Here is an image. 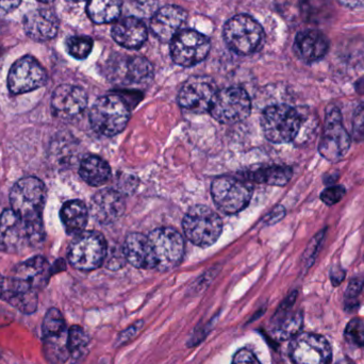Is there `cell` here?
I'll return each mask as SVG.
<instances>
[{
    "mask_svg": "<svg viewBox=\"0 0 364 364\" xmlns=\"http://www.w3.org/2000/svg\"><path fill=\"white\" fill-rule=\"evenodd\" d=\"M45 201L46 188L36 177L21 179L11 190L10 203L13 211L40 230H44L42 214Z\"/></svg>",
    "mask_w": 364,
    "mask_h": 364,
    "instance_id": "cell-1",
    "label": "cell"
},
{
    "mask_svg": "<svg viewBox=\"0 0 364 364\" xmlns=\"http://www.w3.org/2000/svg\"><path fill=\"white\" fill-rule=\"evenodd\" d=\"M45 231L26 222L12 209L0 215V250L8 254H21L44 240Z\"/></svg>",
    "mask_w": 364,
    "mask_h": 364,
    "instance_id": "cell-2",
    "label": "cell"
},
{
    "mask_svg": "<svg viewBox=\"0 0 364 364\" xmlns=\"http://www.w3.org/2000/svg\"><path fill=\"white\" fill-rule=\"evenodd\" d=\"M130 119V109L125 98L117 94L102 96L96 100L90 112L92 128L105 136L123 132Z\"/></svg>",
    "mask_w": 364,
    "mask_h": 364,
    "instance_id": "cell-3",
    "label": "cell"
},
{
    "mask_svg": "<svg viewBox=\"0 0 364 364\" xmlns=\"http://www.w3.org/2000/svg\"><path fill=\"white\" fill-rule=\"evenodd\" d=\"M261 126L269 142L284 144L297 138L303 127V117L288 105H275L263 111Z\"/></svg>",
    "mask_w": 364,
    "mask_h": 364,
    "instance_id": "cell-4",
    "label": "cell"
},
{
    "mask_svg": "<svg viewBox=\"0 0 364 364\" xmlns=\"http://www.w3.org/2000/svg\"><path fill=\"white\" fill-rule=\"evenodd\" d=\"M224 40L233 53L241 55H252L262 45L264 31L256 19L250 15L240 14L227 21Z\"/></svg>",
    "mask_w": 364,
    "mask_h": 364,
    "instance_id": "cell-5",
    "label": "cell"
},
{
    "mask_svg": "<svg viewBox=\"0 0 364 364\" xmlns=\"http://www.w3.org/2000/svg\"><path fill=\"white\" fill-rule=\"evenodd\" d=\"M184 233L194 245L209 247L213 245L223 230L220 216L205 205L191 208L182 220Z\"/></svg>",
    "mask_w": 364,
    "mask_h": 364,
    "instance_id": "cell-6",
    "label": "cell"
},
{
    "mask_svg": "<svg viewBox=\"0 0 364 364\" xmlns=\"http://www.w3.org/2000/svg\"><path fill=\"white\" fill-rule=\"evenodd\" d=\"M352 145V138L343 125L339 109L329 106L325 117L324 129L318 151L329 162H338L346 157Z\"/></svg>",
    "mask_w": 364,
    "mask_h": 364,
    "instance_id": "cell-7",
    "label": "cell"
},
{
    "mask_svg": "<svg viewBox=\"0 0 364 364\" xmlns=\"http://www.w3.org/2000/svg\"><path fill=\"white\" fill-rule=\"evenodd\" d=\"M107 242L97 231H83L76 235L68 250V260L75 269L93 271L104 263Z\"/></svg>",
    "mask_w": 364,
    "mask_h": 364,
    "instance_id": "cell-8",
    "label": "cell"
},
{
    "mask_svg": "<svg viewBox=\"0 0 364 364\" xmlns=\"http://www.w3.org/2000/svg\"><path fill=\"white\" fill-rule=\"evenodd\" d=\"M211 195L220 211L235 214L247 207L252 188L247 181L237 177L220 176L212 182Z\"/></svg>",
    "mask_w": 364,
    "mask_h": 364,
    "instance_id": "cell-9",
    "label": "cell"
},
{
    "mask_svg": "<svg viewBox=\"0 0 364 364\" xmlns=\"http://www.w3.org/2000/svg\"><path fill=\"white\" fill-rule=\"evenodd\" d=\"M252 111V102L245 90L230 87L218 91L209 112L223 124H235L244 121Z\"/></svg>",
    "mask_w": 364,
    "mask_h": 364,
    "instance_id": "cell-10",
    "label": "cell"
},
{
    "mask_svg": "<svg viewBox=\"0 0 364 364\" xmlns=\"http://www.w3.org/2000/svg\"><path fill=\"white\" fill-rule=\"evenodd\" d=\"M149 239L158 271H170L181 264L184 254V241L176 229H155L149 233Z\"/></svg>",
    "mask_w": 364,
    "mask_h": 364,
    "instance_id": "cell-11",
    "label": "cell"
},
{
    "mask_svg": "<svg viewBox=\"0 0 364 364\" xmlns=\"http://www.w3.org/2000/svg\"><path fill=\"white\" fill-rule=\"evenodd\" d=\"M210 47L208 36L192 29L181 30L171 41V57L177 65L191 68L207 58Z\"/></svg>",
    "mask_w": 364,
    "mask_h": 364,
    "instance_id": "cell-12",
    "label": "cell"
},
{
    "mask_svg": "<svg viewBox=\"0 0 364 364\" xmlns=\"http://www.w3.org/2000/svg\"><path fill=\"white\" fill-rule=\"evenodd\" d=\"M44 352L53 363H63L70 357L68 331L61 312L50 309L45 316L42 325Z\"/></svg>",
    "mask_w": 364,
    "mask_h": 364,
    "instance_id": "cell-13",
    "label": "cell"
},
{
    "mask_svg": "<svg viewBox=\"0 0 364 364\" xmlns=\"http://www.w3.org/2000/svg\"><path fill=\"white\" fill-rule=\"evenodd\" d=\"M218 92L213 79L208 76H194L183 83L177 100L181 108L191 112H209Z\"/></svg>",
    "mask_w": 364,
    "mask_h": 364,
    "instance_id": "cell-14",
    "label": "cell"
},
{
    "mask_svg": "<svg viewBox=\"0 0 364 364\" xmlns=\"http://www.w3.org/2000/svg\"><path fill=\"white\" fill-rule=\"evenodd\" d=\"M46 82V70L38 63V60L30 55L17 60L8 75L9 90L14 95L40 89Z\"/></svg>",
    "mask_w": 364,
    "mask_h": 364,
    "instance_id": "cell-15",
    "label": "cell"
},
{
    "mask_svg": "<svg viewBox=\"0 0 364 364\" xmlns=\"http://www.w3.org/2000/svg\"><path fill=\"white\" fill-rule=\"evenodd\" d=\"M290 356L295 364H329L333 350L322 336L299 333L291 342Z\"/></svg>",
    "mask_w": 364,
    "mask_h": 364,
    "instance_id": "cell-16",
    "label": "cell"
},
{
    "mask_svg": "<svg viewBox=\"0 0 364 364\" xmlns=\"http://www.w3.org/2000/svg\"><path fill=\"white\" fill-rule=\"evenodd\" d=\"M0 299L23 314H32L38 306L36 289L19 278H4L0 275Z\"/></svg>",
    "mask_w": 364,
    "mask_h": 364,
    "instance_id": "cell-17",
    "label": "cell"
},
{
    "mask_svg": "<svg viewBox=\"0 0 364 364\" xmlns=\"http://www.w3.org/2000/svg\"><path fill=\"white\" fill-rule=\"evenodd\" d=\"M87 106V93L82 87L77 85H60L51 97L53 114L62 119H73L79 117Z\"/></svg>",
    "mask_w": 364,
    "mask_h": 364,
    "instance_id": "cell-18",
    "label": "cell"
},
{
    "mask_svg": "<svg viewBox=\"0 0 364 364\" xmlns=\"http://www.w3.org/2000/svg\"><path fill=\"white\" fill-rule=\"evenodd\" d=\"M126 203L119 191L105 188L92 197L90 213L96 222L110 225L117 222L125 212Z\"/></svg>",
    "mask_w": 364,
    "mask_h": 364,
    "instance_id": "cell-19",
    "label": "cell"
},
{
    "mask_svg": "<svg viewBox=\"0 0 364 364\" xmlns=\"http://www.w3.org/2000/svg\"><path fill=\"white\" fill-rule=\"evenodd\" d=\"M188 19V13L177 6H166L159 9L151 17V29L162 42H171Z\"/></svg>",
    "mask_w": 364,
    "mask_h": 364,
    "instance_id": "cell-20",
    "label": "cell"
},
{
    "mask_svg": "<svg viewBox=\"0 0 364 364\" xmlns=\"http://www.w3.org/2000/svg\"><path fill=\"white\" fill-rule=\"evenodd\" d=\"M296 292H293L280 306L272 320V335L280 341H286L299 335L303 328L304 318L301 312H291L294 305Z\"/></svg>",
    "mask_w": 364,
    "mask_h": 364,
    "instance_id": "cell-21",
    "label": "cell"
},
{
    "mask_svg": "<svg viewBox=\"0 0 364 364\" xmlns=\"http://www.w3.org/2000/svg\"><path fill=\"white\" fill-rule=\"evenodd\" d=\"M23 30L32 40L45 42L57 36L59 19L50 9H36L23 16Z\"/></svg>",
    "mask_w": 364,
    "mask_h": 364,
    "instance_id": "cell-22",
    "label": "cell"
},
{
    "mask_svg": "<svg viewBox=\"0 0 364 364\" xmlns=\"http://www.w3.org/2000/svg\"><path fill=\"white\" fill-rule=\"evenodd\" d=\"M293 49L301 61L314 63L320 61L328 53L329 40L320 30H304L297 33Z\"/></svg>",
    "mask_w": 364,
    "mask_h": 364,
    "instance_id": "cell-23",
    "label": "cell"
},
{
    "mask_svg": "<svg viewBox=\"0 0 364 364\" xmlns=\"http://www.w3.org/2000/svg\"><path fill=\"white\" fill-rule=\"evenodd\" d=\"M147 36L146 26L138 17H124L112 27V38L124 48H141L146 42Z\"/></svg>",
    "mask_w": 364,
    "mask_h": 364,
    "instance_id": "cell-24",
    "label": "cell"
},
{
    "mask_svg": "<svg viewBox=\"0 0 364 364\" xmlns=\"http://www.w3.org/2000/svg\"><path fill=\"white\" fill-rule=\"evenodd\" d=\"M124 256L136 269H156V259L149 235L130 233L123 245Z\"/></svg>",
    "mask_w": 364,
    "mask_h": 364,
    "instance_id": "cell-25",
    "label": "cell"
},
{
    "mask_svg": "<svg viewBox=\"0 0 364 364\" xmlns=\"http://www.w3.org/2000/svg\"><path fill=\"white\" fill-rule=\"evenodd\" d=\"M62 224L68 235H78L83 232L89 218V210L81 200L66 201L60 211Z\"/></svg>",
    "mask_w": 364,
    "mask_h": 364,
    "instance_id": "cell-26",
    "label": "cell"
},
{
    "mask_svg": "<svg viewBox=\"0 0 364 364\" xmlns=\"http://www.w3.org/2000/svg\"><path fill=\"white\" fill-rule=\"evenodd\" d=\"M14 277L29 282L36 289L42 288L50 277V267L46 259L40 256L34 257L15 269Z\"/></svg>",
    "mask_w": 364,
    "mask_h": 364,
    "instance_id": "cell-27",
    "label": "cell"
},
{
    "mask_svg": "<svg viewBox=\"0 0 364 364\" xmlns=\"http://www.w3.org/2000/svg\"><path fill=\"white\" fill-rule=\"evenodd\" d=\"M79 174L90 186H100L109 181L111 170L109 164L102 158L97 156H87L81 161Z\"/></svg>",
    "mask_w": 364,
    "mask_h": 364,
    "instance_id": "cell-28",
    "label": "cell"
},
{
    "mask_svg": "<svg viewBox=\"0 0 364 364\" xmlns=\"http://www.w3.org/2000/svg\"><path fill=\"white\" fill-rule=\"evenodd\" d=\"M122 8V0H89L87 12L93 23L102 25L117 21Z\"/></svg>",
    "mask_w": 364,
    "mask_h": 364,
    "instance_id": "cell-29",
    "label": "cell"
},
{
    "mask_svg": "<svg viewBox=\"0 0 364 364\" xmlns=\"http://www.w3.org/2000/svg\"><path fill=\"white\" fill-rule=\"evenodd\" d=\"M293 176L292 168L289 166H267L261 168L255 172L250 173L248 177L252 181L258 183L269 184V186H284L291 181Z\"/></svg>",
    "mask_w": 364,
    "mask_h": 364,
    "instance_id": "cell-30",
    "label": "cell"
},
{
    "mask_svg": "<svg viewBox=\"0 0 364 364\" xmlns=\"http://www.w3.org/2000/svg\"><path fill=\"white\" fill-rule=\"evenodd\" d=\"M333 0H301V9L305 21L322 23L328 21L333 13Z\"/></svg>",
    "mask_w": 364,
    "mask_h": 364,
    "instance_id": "cell-31",
    "label": "cell"
},
{
    "mask_svg": "<svg viewBox=\"0 0 364 364\" xmlns=\"http://www.w3.org/2000/svg\"><path fill=\"white\" fill-rule=\"evenodd\" d=\"M154 75L151 64L144 58H132L126 66V80L129 83H145Z\"/></svg>",
    "mask_w": 364,
    "mask_h": 364,
    "instance_id": "cell-32",
    "label": "cell"
},
{
    "mask_svg": "<svg viewBox=\"0 0 364 364\" xmlns=\"http://www.w3.org/2000/svg\"><path fill=\"white\" fill-rule=\"evenodd\" d=\"M93 40L89 36H74L66 40L68 53L77 60L87 59L93 49Z\"/></svg>",
    "mask_w": 364,
    "mask_h": 364,
    "instance_id": "cell-33",
    "label": "cell"
},
{
    "mask_svg": "<svg viewBox=\"0 0 364 364\" xmlns=\"http://www.w3.org/2000/svg\"><path fill=\"white\" fill-rule=\"evenodd\" d=\"M90 338L85 329L80 326L70 327L68 331V348L70 355L77 358L87 348Z\"/></svg>",
    "mask_w": 364,
    "mask_h": 364,
    "instance_id": "cell-34",
    "label": "cell"
},
{
    "mask_svg": "<svg viewBox=\"0 0 364 364\" xmlns=\"http://www.w3.org/2000/svg\"><path fill=\"white\" fill-rule=\"evenodd\" d=\"M346 340L359 348H364V324L359 318H353L346 328Z\"/></svg>",
    "mask_w": 364,
    "mask_h": 364,
    "instance_id": "cell-35",
    "label": "cell"
},
{
    "mask_svg": "<svg viewBox=\"0 0 364 364\" xmlns=\"http://www.w3.org/2000/svg\"><path fill=\"white\" fill-rule=\"evenodd\" d=\"M364 289V279L363 278H354L348 284L346 291V309L353 310L358 306V297Z\"/></svg>",
    "mask_w": 364,
    "mask_h": 364,
    "instance_id": "cell-36",
    "label": "cell"
},
{
    "mask_svg": "<svg viewBox=\"0 0 364 364\" xmlns=\"http://www.w3.org/2000/svg\"><path fill=\"white\" fill-rule=\"evenodd\" d=\"M325 232H326V228L321 230L320 232L311 240V242L308 244L307 248H306L303 261L305 262V267H307V269L314 264L316 256H318V252H320L321 246H322L323 241H324Z\"/></svg>",
    "mask_w": 364,
    "mask_h": 364,
    "instance_id": "cell-37",
    "label": "cell"
},
{
    "mask_svg": "<svg viewBox=\"0 0 364 364\" xmlns=\"http://www.w3.org/2000/svg\"><path fill=\"white\" fill-rule=\"evenodd\" d=\"M346 195V188L343 186H331L323 191L321 194V200L326 205H335L336 203L342 200Z\"/></svg>",
    "mask_w": 364,
    "mask_h": 364,
    "instance_id": "cell-38",
    "label": "cell"
},
{
    "mask_svg": "<svg viewBox=\"0 0 364 364\" xmlns=\"http://www.w3.org/2000/svg\"><path fill=\"white\" fill-rule=\"evenodd\" d=\"M353 136L356 141L364 140V102L355 111L353 117Z\"/></svg>",
    "mask_w": 364,
    "mask_h": 364,
    "instance_id": "cell-39",
    "label": "cell"
},
{
    "mask_svg": "<svg viewBox=\"0 0 364 364\" xmlns=\"http://www.w3.org/2000/svg\"><path fill=\"white\" fill-rule=\"evenodd\" d=\"M143 326H144V322L140 321V322L134 323L132 326L128 327L127 329L122 331L121 335L117 338V346H124V344L129 342L130 340L134 339V338L142 331Z\"/></svg>",
    "mask_w": 364,
    "mask_h": 364,
    "instance_id": "cell-40",
    "label": "cell"
},
{
    "mask_svg": "<svg viewBox=\"0 0 364 364\" xmlns=\"http://www.w3.org/2000/svg\"><path fill=\"white\" fill-rule=\"evenodd\" d=\"M232 364H261V363L252 350L242 348L233 357Z\"/></svg>",
    "mask_w": 364,
    "mask_h": 364,
    "instance_id": "cell-41",
    "label": "cell"
},
{
    "mask_svg": "<svg viewBox=\"0 0 364 364\" xmlns=\"http://www.w3.org/2000/svg\"><path fill=\"white\" fill-rule=\"evenodd\" d=\"M346 271L342 269L341 265H335L331 269V284L335 287L339 286L346 279Z\"/></svg>",
    "mask_w": 364,
    "mask_h": 364,
    "instance_id": "cell-42",
    "label": "cell"
},
{
    "mask_svg": "<svg viewBox=\"0 0 364 364\" xmlns=\"http://www.w3.org/2000/svg\"><path fill=\"white\" fill-rule=\"evenodd\" d=\"M21 0H0V16L9 14L18 8Z\"/></svg>",
    "mask_w": 364,
    "mask_h": 364,
    "instance_id": "cell-43",
    "label": "cell"
},
{
    "mask_svg": "<svg viewBox=\"0 0 364 364\" xmlns=\"http://www.w3.org/2000/svg\"><path fill=\"white\" fill-rule=\"evenodd\" d=\"M284 215H286V210L282 205H278L267 216V224H275L282 220Z\"/></svg>",
    "mask_w": 364,
    "mask_h": 364,
    "instance_id": "cell-44",
    "label": "cell"
},
{
    "mask_svg": "<svg viewBox=\"0 0 364 364\" xmlns=\"http://www.w3.org/2000/svg\"><path fill=\"white\" fill-rule=\"evenodd\" d=\"M337 1L348 8H360L364 6V0H337Z\"/></svg>",
    "mask_w": 364,
    "mask_h": 364,
    "instance_id": "cell-45",
    "label": "cell"
},
{
    "mask_svg": "<svg viewBox=\"0 0 364 364\" xmlns=\"http://www.w3.org/2000/svg\"><path fill=\"white\" fill-rule=\"evenodd\" d=\"M339 172H333L331 173V174L328 173V174L325 175L323 181H324V183L326 184V186H333V184L338 181V179H339Z\"/></svg>",
    "mask_w": 364,
    "mask_h": 364,
    "instance_id": "cell-46",
    "label": "cell"
},
{
    "mask_svg": "<svg viewBox=\"0 0 364 364\" xmlns=\"http://www.w3.org/2000/svg\"><path fill=\"white\" fill-rule=\"evenodd\" d=\"M355 90H356L357 93L360 94V95H364V76L361 77V78L355 83Z\"/></svg>",
    "mask_w": 364,
    "mask_h": 364,
    "instance_id": "cell-47",
    "label": "cell"
},
{
    "mask_svg": "<svg viewBox=\"0 0 364 364\" xmlns=\"http://www.w3.org/2000/svg\"><path fill=\"white\" fill-rule=\"evenodd\" d=\"M337 364H354L352 361L348 360V359H344V360L339 361Z\"/></svg>",
    "mask_w": 364,
    "mask_h": 364,
    "instance_id": "cell-48",
    "label": "cell"
},
{
    "mask_svg": "<svg viewBox=\"0 0 364 364\" xmlns=\"http://www.w3.org/2000/svg\"><path fill=\"white\" fill-rule=\"evenodd\" d=\"M38 1L43 2V4H50L53 0H38Z\"/></svg>",
    "mask_w": 364,
    "mask_h": 364,
    "instance_id": "cell-49",
    "label": "cell"
},
{
    "mask_svg": "<svg viewBox=\"0 0 364 364\" xmlns=\"http://www.w3.org/2000/svg\"><path fill=\"white\" fill-rule=\"evenodd\" d=\"M68 1H74V2H77V1H83V0H68Z\"/></svg>",
    "mask_w": 364,
    "mask_h": 364,
    "instance_id": "cell-50",
    "label": "cell"
}]
</instances>
